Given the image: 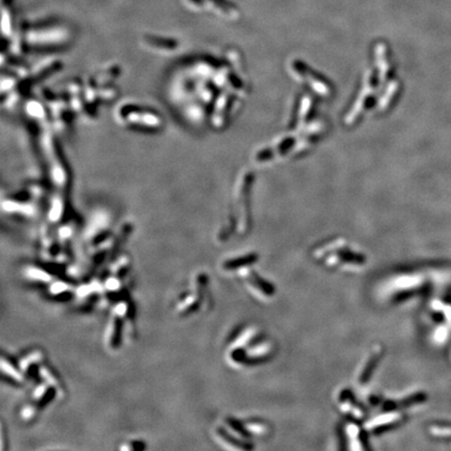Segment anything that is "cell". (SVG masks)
I'll list each match as a JSON object with an SVG mask.
<instances>
[{"instance_id": "obj_1", "label": "cell", "mask_w": 451, "mask_h": 451, "mask_svg": "<svg viewBox=\"0 0 451 451\" xmlns=\"http://www.w3.org/2000/svg\"><path fill=\"white\" fill-rule=\"evenodd\" d=\"M382 353H383L382 349H378V350H376V351L373 352L371 357H370V360L368 361L367 366L365 367V370L361 373L360 381L362 383L369 381V379L371 378V375L374 372L375 367L377 366V364H378V361H379V359H380V357L382 355Z\"/></svg>"}, {"instance_id": "obj_2", "label": "cell", "mask_w": 451, "mask_h": 451, "mask_svg": "<svg viewBox=\"0 0 451 451\" xmlns=\"http://www.w3.org/2000/svg\"><path fill=\"white\" fill-rule=\"evenodd\" d=\"M251 276H252V281H251V282H252V284L254 286H256L257 288H259V290L264 294L272 295V294H274V293H275V287H274L271 283L267 282L265 280H263L262 278H260L259 276L257 275V274L252 272V273H251Z\"/></svg>"}, {"instance_id": "obj_3", "label": "cell", "mask_w": 451, "mask_h": 451, "mask_svg": "<svg viewBox=\"0 0 451 451\" xmlns=\"http://www.w3.org/2000/svg\"><path fill=\"white\" fill-rule=\"evenodd\" d=\"M26 277L31 278L36 281H42V282H49L51 280V277L49 274H47L45 271L37 269V268H28L25 271Z\"/></svg>"}, {"instance_id": "obj_4", "label": "cell", "mask_w": 451, "mask_h": 451, "mask_svg": "<svg viewBox=\"0 0 451 451\" xmlns=\"http://www.w3.org/2000/svg\"><path fill=\"white\" fill-rule=\"evenodd\" d=\"M256 260H257V256L254 254H251L245 257H240L238 258V259L228 261L225 264V267H227V269H235V268H239V267H245V265L254 263Z\"/></svg>"}, {"instance_id": "obj_5", "label": "cell", "mask_w": 451, "mask_h": 451, "mask_svg": "<svg viewBox=\"0 0 451 451\" xmlns=\"http://www.w3.org/2000/svg\"><path fill=\"white\" fill-rule=\"evenodd\" d=\"M1 367H2V371L4 373H6L10 377H12V378H14L15 380L20 381L22 379V376H21V374H20V372L18 371V370L15 369L10 364V362H7L4 358L1 359Z\"/></svg>"}, {"instance_id": "obj_6", "label": "cell", "mask_w": 451, "mask_h": 451, "mask_svg": "<svg viewBox=\"0 0 451 451\" xmlns=\"http://www.w3.org/2000/svg\"><path fill=\"white\" fill-rule=\"evenodd\" d=\"M218 432H219V435H220L221 438H223L224 440H227L228 442H230V444L235 445L236 447L243 448V449H250V448H252V447H253L252 445H246V444H243V443H241V442L238 441L237 439H235V438L231 437V435L229 434L227 431H225L224 430H218Z\"/></svg>"}, {"instance_id": "obj_7", "label": "cell", "mask_w": 451, "mask_h": 451, "mask_svg": "<svg viewBox=\"0 0 451 451\" xmlns=\"http://www.w3.org/2000/svg\"><path fill=\"white\" fill-rule=\"evenodd\" d=\"M41 356H42V355H41V353H39V352H35V353L31 354V355L27 356L26 358H24L23 360H22V361L20 362V366H21L22 370H25V371H26V370L28 369L27 367L29 366V362H33V361L36 362V361H38V360H40Z\"/></svg>"}, {"instance_id": "obj_8", "label": "cell", "mask_w": 451, "mask_h": 451, "mask_svg": "<svg viewBox=\"0 0 451 451\" xmlns=\"http://www.w3.org/2000/svg\"><path fill=\"white\" fill-rule=\"evenodd\" d=\"M49 290H50L51 294H63L64 292H66L68 290V285L66 283H64V282H56L54 284H51Z\"/></svg>"}, {"instance_id": "obj_9", "label": "cell", "mask_w": 451, "mask_h": 451, "mask_svg": "<svg viewBox=\"0 0 451 451\" xmlns=\"http://www.w3.org/2000/svg\"><path fill=\"white\" fill-rule=\"evenodd\" d=\"M106 286L109 288L110 291H115L119 287V281H118L116 278H110L107 280Z\"/></svg>"}, {"instance_id": "obj_10", "label": "cell", "mask_w": 451, "mask_h": 451, "mask_svg": "<svg viewBox=\"0 0 451 451\" xmlns=\"http://www.w3.org/2000/svg\"><path fill=\"white\" fill-rule=\"evenodd\" d=\"M127 305L124 304V303H120V304H118L115 308V313L117 314V315H119V316H122L124 315L125 314H127Z\"/></svg>"}, {"instance_id": "obj_11", "label": "cell", "mask_w": 451, "mask_h": 451, "mask_svg": "<svg viewBox=\"0 0 451 451\" xmlns=\"http://www.w3.org/2000/svg\"><path fill=\"white\" fill-rule=\"evenodd\" d=\"M45 394H46V388L44 387V386H41V387H39L38 389H37V390L35 391L34 396H35V398H37V399H42V397H43L44 395H45Z\"/></svg>"}, {"instance_id": "obj_12", "label": "cell", "mask_w": 451, "mask_h": 451, "mask_svg": "<svg viewBox=\"0 0 451 451\" xmlns=\"http://www.w3.org/2000/svg\"><path fill=\"white\" fill-rule=\"evenodd\" d=\"M22 416H23V418L27 419V418H31L33 416V409H29V408H26L24 409L23 411V413H22Z\"/></svg>"}]
</instances>
